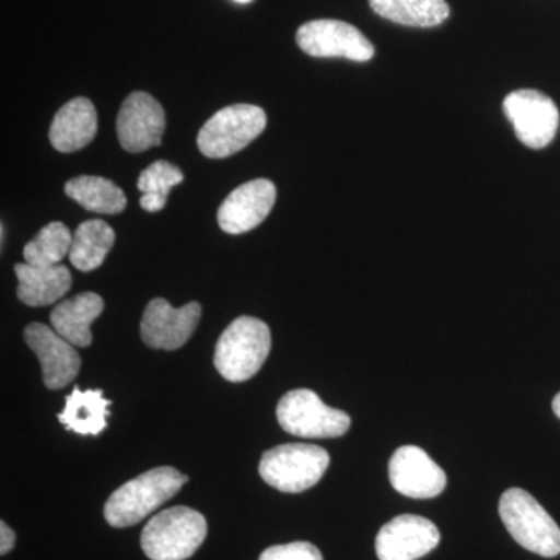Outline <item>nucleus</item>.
Masks as SVG:
<instances>
[{
  "label": "nucleus",
  "mask_w": 560,
  "mask_h": 560,
  "mask_svg": "<svg viewBox=\"0 0 560 560\" xmlns=\"http://www.w3.org/2000/svg\"><path fill=\"white\" fill-rule=\"evenodd\" d=\"M110 400L105 399L102 389L81 390L75 388L66 397V407L58 416L62 425L81 436H97L106 429Z\"/></svg>",
  "instance_id": "obj_19"
},
{
  "label": "nucleus",
  "mask_w": 560,
  "mask_h": 560,
  "mask_svg": "<svg viewBox=\"0 0 560 560\" xmlns=\"http://www.w3.org/2000/svg\"><path fill=\"white\" fill-rule=\"evenodd\" d=\"M296 43L302 51L315 58H346L366 62L375 54L371 40L359 28L335 20L311 21L301 25Z\"/></svg>",
  "instance_id": "obj_9"
},
{
  "label": "nucleus",
  "mask_w": 560,
  "mask_h": 560,
  "mask_svg": "<svg viewBox=\"0 0 560 560\" xmlns=\"http://www.w3.org/2000/svg\"><path fill=\"white\" fill-rule=\"evenodd\" d=\"M97 135V110L90 98L77 97L66 103L54 121L49 138L54 149L73 153L90 145Z\"/></svg>",
  "instance_id": "obj_16"
},
{
  "label": "nucleus",
  "mask_w": 560,
  "mask_h": 560,
  "mask_svg": "<svg viewBox=\"0 0 560 560\" xmlns=\"http://www.w3.org/2000/svg\"><path fill=\"white\" fill-rule=\"evenodd\" d=\"M167 205V198L160 197V195L142 194L140 198V208L147 212H160Z\"/></svg>",
  "instance_id": "obj_27"
},
{
  "label": "nucleus",
  "mask_w": 560,
  "mask_h": 560,
  "mask_svg": "<svg viewBox=\"0 0 560 560\" xmlns=\"http://www.w3.org/2000/svg\"><path fill=\"white\" fill-rule=\"evenodd\" d=\"M208 536V522L200 512L175 506L154 515L140 537L151 560H186L197 552Z\"/></svg>",
  "instance_id": "obj_3"
},
{
  "label": "nucleus",
  "mask_w": 560,
  "mask_h": 560,
  "mask_svg": "<svg viewBox=\"0 0 560 560\" xmlns=\"http://www.w3.org/2000/svg\"><path fill=\"white\" fill-rule=\"evenodd\" d=\"M371 9L394 24L438 27L451 16L447 0H370Z\"/></svg>",
  "instance_id": "obj_20"
},
{
  "label": "nucleus",
  "mask_w": 560,
  "mask_h": 560,
  "mask_svg": "<svg viewBox=\"0 0 560 560\" xmlns=\"http://www.w3.org/2000/svg\"><path fill=\"white\" fill-rule=\"evenodd\" d=\"M187 477L173 467H156L125 482L105 504V518L114 528L138 525L165 501L175 497Z\"/></svg>",
  "instance_id": "obj_1"
},
{
  "label": "nucleus",
  "mask_w": 560,
  "mask_h": 560,
  "mask_svg": "<svg viewBox=\"0 0 560 560\" xmlns=\"http://www.w3.org/2000/svg\"><path fill=\"white\" fill-rule=\"evenodd\" d=\"M441 534L433 522L419 515L405 514L378 530L375 551L381 560H418L440 544Z\"/></svg>",
  "instance_id": "obj_13"
},
{
  "label": "nucleus",
  "mask_w": 560,
  "mask_h": 560,
  "mask_svg": "<svg viewBox=\"0 0 560 560\" xmlns=\"http://www.w3.org/2000/svg\"><path fill=\"white\" fill-rule=\"evenodd\" d=\"M201 319V305L189 302L173 308L162 298L150 301L140 324L142 340L151 349L176 350L183 348Z\"/></svg>",
  "instance_id": "obj_10"
},
{
  "label": "nucleus",
  "mask_w": 560,
  "mask_h": 560,
  "mask_svg": "<svg viewBox=\"0 0 560 560\" xmlns=\"http://www.w3.org/2000/svg\"><path fill=\"white\" fill-rule=\"evenodd\" d=\"M66 195L90 212L116 215L127 208L124 190L103 176H77L66 183Z\"/></svg>",
  "instance_id": "obj_22"
},
{
  "label": "nucleus",
  "mask_w": 560,
  "mask_h": 560,
  "mask_svg": "<svg viewBox=\"0 0 560 560\" xmlns=\"http://www.w3.org/2000/svg\"><path fill=\"white\" fill-rule=\"evenodd\" d=\"M114 241L116 232L106 221H84L73 234L72 248L69 253L70 264L83 272L97 270L113 248Z\"/></svg>",
  "instance_id": "obj_21"
},
{
  "label": "nucleus",
  "mask_w": 560,
  "mask_h": 560,
  "mask_svg": "<svg viewBox=\"0 0 560 560\" xmlns=\"http://www.w3.org/2000/svg\"><path fill=\"white\" fill-rule=\"evenodd\" d=\"M16 544V534L7 525L5 522L0 523V555H9Z\"/></svg>",
  "instance_id": "obj_26"
},
{
  "label": "nucleus",
  "mask_w": 560,
  "mask_h": 560,
  "mask_svg": "<svg viewBox=\"0 0 560 560\" xmlns=\"http://www.w3.org/2000/svg\"><path fill=\"white\" fill-rule=\"evenodd\" d=\"M504 114L523 145L539 150L550 145L559 128V109L544 92L518 90L504 98Z\"/></svg>",
  "instance_id": "obj_8"
},
{
  "label": "nucleus",
  "mask_w": 560,
  "mask_h": 560,
  "mask_svg": "<svg viewBox=\"0 0 560 560\" xmlns=\"http://www.w3.org/2000/svg\"><path fill=\"white\" fill-rule=\"evenodd\" d=\"M278 420L287 433L313 440L342 436L350 429L349 416L327 407L312 389L287 393L279 400Z\"/></svg>",
  "instance_id": "obj_7"
},
{
  "label": "nucleus",
  "mask_w": 560,
  "mask_h": 560,
  "mask_svg": "<svg viewBox=\"0 0 560 560\" xmlns=\"http://www.w3.org/2000/svg\"><path fill=\"white\" fill-rule=\"evenodd\" d=\"M165 113L161 103L147 92H132L117 116L120 145L130 153H142L161 145Z\"/></svg>",
  "instance_id": "obj_11"
},
{
  "label": "nucleus",
  "mask_w": 560,
  "mask_h": 560,
  "mask_svg": "<svg viewBox=\"0 0 560 560\" xmlns=\"http://www.w3.org/2000/svg\"><path fill=\"white\" fill-rule=\"evenodd\" d=\"M389 481L401 495L425 500L444 492L447 475L423 448L404 445L389 460Z\"/></svg>",
  "instance_id": "obj_12"
},
{
  "label": "nucleus",
  "mask_w": 560,
  "mask_h": 560,
  "mask_svg": "<svg viewBox=\"0 0 560 560\" xmlns=\"http://www.w3.org/2000/svg\"><path fill=\"white\" fill-rule=\"evenodd\" d=\"M73 235L69 228L61 221H54L38 232L31 243L24 248L25 264L36 267H55L61 265V260L72 248Z\"/></svg>",
  "instance_id": "obj_23"
},
{
  "label": "nucleus",
  "mask_w": 560,
  "mask_h": 560,
  "mask_svg": "<svg viewBox=\"0 0 560 560\" xmlns=\"http://www.w3.org/2000/svg\"><path fill=\"white\" fill-rule=\"evenodd\" d=\"M180 168L167 161H156L140 173L138 189L142 194L160 195L167 198L173 187L183 183Z\"/></svg>",
  "instance_id": "obj_24"
},
{
  "label": "nucleus",
  "mask_w": 560,
  "mask_h": 560,
  "mask_svg": "<svg viewBox=\"0 0 560 560\" xmlns=\"http://www.w3.org/2000/svg\"><path fill=\"white\" fill-rule=\"evenodd\" d=\"M499 512L506 529L525 550L544 558L560 555V528L526 490L512 488L501 495Z\"/></svg>",
  "instance_id": "obj_4"
},
{
  "label": "nucleus",
  "mask_w": 560,
  "mask_h": 560,
  "mask_svg": "<svg viewBox=\"0 0 560 560\" xmlns=\"http://www.w3.org/2000/svg\"><path fill=\"white\" fill-rule=\"evenodd\" d=\"M329 464V453L318 445L285 444L264 453L259 474L280 492L300 493L313 488Z\"/></svg>",
  "instance_id": "obj_5"
},
{
  "label": "nucleus",
  "mask_w": 560,
  "mask_h": 560,
  "mask_svg": "<svg viewBox=\"0 0 560 560\" xmlns=\"http://www.w3.org/2000/svg\"><path fill=\"white\" fill-rule=\"evenodd\" d=\"M267 127L259 106L231 105L220 109L198 132V149L210 160H224L248 147Z\"/></svg>",
  "instance_id": "obj_6"
},
{
  "label": "nucleus",
  "mask_w": 560,
  "mask_h": 560,
  "mask_svg": "<svg viewBox=\"0 0 560 560\" xmlns=\"http://www.w3.org/2000/svg\"><path fill=\"white\" fill-rule=\"evenodd\" d=\"M18 280V298L31 307H46L65 298L72 287V276L65 265L36 267L31 264H18L14 267Z\"/></svg>",
  "instance_id": "obj_17"
},
{
  "label": "nucleus",
  "mask_w": 560,
  "mask_h": 560,
  "mask_svg": "<svg viewBox=\"0 0 560 560\" xmlns=\"http://www.w3.org/2000/svg\"><path fill=\"white\" fill-rule=\"evenodd\" d=\"M3 241H5V226H3V224H2V245H3Z\"/></svg>",
  "instance_id": "obj_29"
},
{
  "label": "nucleus",
  "mask_w": 560,
  "mask_h": 560,
  "mask_svg": "<svg viewBox=\"0 0 560 560\" xmlns=\"http://www.w3.org/2000/svg\"><path fill=\"white\" fill-rule=\"evenodd\" d=\"M271 331L264 320L241 316L228 326L217 342V371L226 381H249L270 355Z\"/></svg>",
  "instance_id": "obj_2"
},
{
  "label": "nucleus",
  "mask_w": 560,
  "mask_h": 560,
  "mask_svg": "<svg viewBox=\"0 0 560 560\" xmlns=\"http://www.w3.org/2000/svg\"><path fill=\"white\" fill-rule=\"evenodd\" d=\"M259 560H323V555L308 541H293L267 548L261 552Z\"/></svg>",
  "instance_id": "obj_25"
},
{
  "label": "nucleus",
  "mask_w": 560,
  "mask_h": 560,
  "mask_svg": "<svg viewBox=\"0 0 560 560\" xmlns=\"http://www.w3.org/2000/svg\"><path fill=\"white\" fill-rule=\"evenodd\" d=\"M24 338L38 357L47 388H65L77 377L81 368L79 352L61 335L46 324L32 323L25 327Z\"/></svg>",
  "instance_id": "obj_15"
},
{
  "label": "nucleus",
  "mask_w": 560,
  "mask_h": 560,
  "mask_svg": "<svg viewBox=\"0 0 560 560\" xmlns=\"http://www.w3.org/2000/svg\"><path fill=\"white\" fill-rule=\"evenodd\" d=\"M552 411H555V415L560 419V393L555 397V400H552Z\"/></svg>",
  "instance_id": "obj_28"
},
{
  "label": "nucleus",
  "mask_w": 560,
  "mask_h": 560,
  "mask_svg": "<svg viewBox=\"0 0 560 560\" xmlns=\"http://www.w3.org/2000/svg\"><path fill=\"white\" fill-rule=\"evenodd\" d=\"M103 307L105 304L98 294H77L51 312V327L75 348H88L92 342L91 324L102 315Z\"/></svg>",
  "instance_id": "obj_18"
},
{
  "label": "nucleus",
  "mask_w": 560,
  "mask_h": 560,
  "mask_svg": "<svg viewBox=\"0 0 560 560\" xmlns=\"http://www.w3.org/2000/svg\"><path fill=\"white\" fill-rule=\"evenodd\" d=\"M276 202V186L268 179L242 184L221 202L217 220L221 230L237 235L264 223Z\"/></svg>",
  "instance_id": "obj_14"
},
{
  "label": "nucleus",
  "mask_w": 560,
  "mask_h": 560,
  "mask_svg": "<svg viewBox=\"0 0 560 560\" xmlns=\"http://www.w3.org/2000/svg\"><path fill=\"white\" fill-rule=\"evenodd\" d=\"M234 2H237V3H249V2H253V0H234Z\"/></svg>",
  "instance_id": "obj_30"
}]
</instances>
